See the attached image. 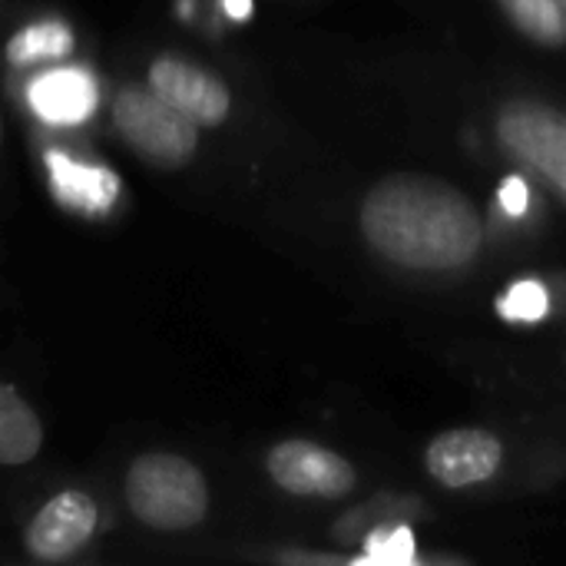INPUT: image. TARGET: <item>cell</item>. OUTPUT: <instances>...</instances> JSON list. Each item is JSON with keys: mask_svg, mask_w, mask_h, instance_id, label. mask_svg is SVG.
<instances>
[{"mask_svg": "<svg viewBox=\"0 0 566 566\" xmlns=\"http://www.w3.org/2000/svg\"><path fill=\"white\" fill-rule=\"evenodd\" d=\"M146 86L186 113L202 129H219L232 119V86L206 63L182 53H156L146 63Z\"/></svg>", "mask_w": 566, "mask_h": 566, "instance_id": "7", "label": "cell"}, {"mask_svg": "<svg viewBox=\"0 0 566 566\" xmlns=\"http://www.w3.org/2000/svg\"><path fill=\"white\" fill-rule=\"evenodd\" d=\"M46 441L36 408L0 378V468H27L40 458Z\"/></svg>", "mask_w": 566, "mask_h": 566, "instance_id": "9", "label": "cell"}, {"mask_svg": "<svg viewBox=\"0 0 566 566\" xmlns=\"http://www.w3.org/2000/svg\"><path fill=\"white\" fill-rule=\"evenodd\" d=\"M511 30L544 50L566 46L564 0H494Z\"/></svg>", "mask_w": 566, "mask_h": 566, "instance_id": "10", "label": "cell"}, {"mask_svg": "<svg viewBox=\"0 0 566 566\" xmlns=\"http://www.w3.org/2000/svg\"><path fill=\"white\" fill-rule=\"evenodd\" d=\"M358 544L365 547V560L368 564H408V560H415V537L401 524L381 521Z\"/></svg>", "mask_w": 566, "mask_h": 566, "instance_id": "14", "label": "cell"}, {"mask_svg": "<svg viewBox=\"0 0 566 566\" xmlns=\"http://www.w3.org/2000/svg\"><path fill=\"white\" fill-rule=\"evenodd\" d=\"M109 123L116 136L153 169H186L199 153L202 126H196L146 83H123L113 93Z\"/></svg>", "mask_w": 566, "mask_h": 566, "instance_id": "4", "label": "cell"}, {"mask_svg": "<svg viewBox=\"0 0 566 566\" xmlns=\"http://www.w3.org/2000/svg\"><path fill=\"white\" fill-rule=\"evenodd\" d=\"M494 149L566 206V109L537 96H507L491 113Z\"/></svg>", "mask_w": 566, "mask_h": 566, "instance_id": "3", "label": "cell"}, {"mask_svg": "<svg viewBox=\"0 0 566 566\" xmlns=\"http://www.w3.org/2000/svg\"><path fill=\"white\" fill-rule=\"evenodd\" d=\"M262 468L282 494L298 501H345L361 488L358 468L335 448L312 438L275 441L265 451Z\"/></svg>", "mask_w": 566, "mask_h": 566, "instance_id": "5", "label": "cell"}, {"mask_svg": "<svg viewBox=\"0 0 566 566\" xmlns=\"http://www.w3.org/2000/svg\"><path fill=\"white\" fill-rule=\"evenodd\" d=\"M534 186H537V182H534L527 172H521V169L507 172V176L497 182L494 196H491L494 216H497L501 222H507V226L534 219V216H537V202H534L537 192H534Z\"/></svg>", "mask_w": 566, "mask_h": 566, "instance_id": "13", "label": "cell"}, {"mask_svg": "<svg viewBox=\"0 0 566 566\" xmlns=\"http://www.w3.org/2000/svg\"><path fill=\"white\" fill-rule=\"evenodd\" d=\"M99 531V504L83 488L50 494L23 527V551L36 564H66L83 554Z\"/></svg>", "mask_w": 566, "mask_h": 566, "instance_id": "8", "label": "cell"}, {"mask_svg": "<svg viewBox=\"0 0 566 566\" xmlns=\"http://www.w3.org/2000/svg\"><path fill=\"white\" fill-rule=\"evenodd\" d=\"M355 229L365 249L391 272L454 279L471 272L491 242V216L444 176L401 169L371 182Z\"/></svg>", "mask_w": 566, "mask_h": 566, "instance_id": "1", "label": "cell"}, {"mask_svg": "<svg viewBox=\"0 0 566 566\" xmlns=\"http://www.w3.org/2000/svg\"><path fill=\"white\" fill-rule=\"evenodd\" d=\"M0 146H3V113H0Z\"/></svg>", "mask_w": 566, "mask_h": 566, "instance_id": "15", "label": "cell"}, {"mask_svg": "<svg viewBox=\"0 0 566 566\" xmlns=\"http://www.w3.org/2000/svg\"><path fill=\"white\" fill-rule=\"evenodd\" d=\"M129 514L156 534H189L206 524L212 507L209 478L176 451H143L123 478Z\"/></svg>", "mask_w": 566, "mask_h": 566, "instance_id": "2", "label": "cell"}, {"mask_svg": "<svg viewBox=\"0 0 566 566\" xmlns=\"http://www.w3.org/2000/svg\"><path fill=\"white\" fill-rule=\"evenodd\" d=\"M494 312L507 325H541L554 312V289L541 275H521L501 289Z\"/></svg>", "mask_w": 566, "mask_h": 566, "instance_id": "11", "label": "cell"}, {"mask_svg": "<svg viewBox=\"0 0 566 566\" xmlns=\"http://www.w3.org/2000/svg\"><path fill=\"white\" fill-rule=\"evenodd\" d=\"M421 464L438 488L451 494H468L501 481V474L507 471V444L491 428H448L424 444Z\"/></svg>", "mask_w": 566, "mask_h": 566, "instance_id": "6", "label": "cell"}, {"mask_svg": "<svg viewBox=\"0 0 566 566\" xmlns=\"http://www.w3.org/2000/svg\"><path fill=\"white\" fill-rule=\"evenodd\" d=\"M564 7H566V0H564Z\"/></svg>", "mask_w": 566, "mask_h": 566, "instance_id": "16", "label": "cell"}, {"mask_svg": "<svg viewBox=\"0 0 566 566\" xmlns=\"http://www.w3.org/2000/svg\"><path fill=\"white\" fill-rule=\"evenodd\" d=\"M66 53H70V36H66V30H60L53 23H36V27L17 33L7 43V56L17 66H33V63L60 60Z\"/></svg>", "mask_w": 566, "mask_h": 566, "instance_id": "12", "label": "cell"}]
</instances>
